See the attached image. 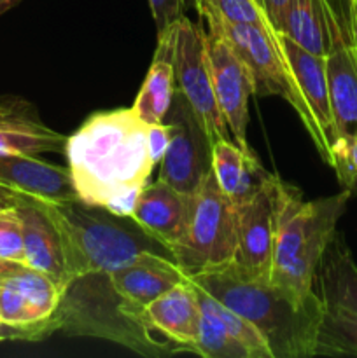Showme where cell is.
<instances>
[{
    "instance_id": "6da1fadb",
    "label": "cell",
    "mask_w": 357,
    "mask_h": 358,
    "mask_svg": "<svg viewBox=\"0 0 357 358\" xmlns=\"http://www.w3.org/2000/svg\"><path fill=\"white\" fill-rule=\"evenodd\" d=\"M147 131L149 124L130 107L91 114L66 136L63 154L80 201L132 217L156 166Z\"/></svg>"
},
{
    "instance_id": "7a4b0ae2",
    "label": "cell",
    "mask_w": 357,
    "mask_h": 358,
    "mask_svg": "<svg viewBox=\"0 0 357 358\" xmlns=\"http://www.w3.org/2000/svg\"><path fill=\"white\" fill-rule=\"evenodd\" d=\"M195 285L254 325L275 358L314 357L324 303L303 301L231 261L189 276Z\"/></svg>"
},
{
    "instance_id": "3957f363",
    "label": "cell",
    "mask_w": 357,
    "mask_h": 358,
    "mask_svg": "<svg viewBox=\"0 0 357 358\" xmlns=\"http://www.w3.org/2000/svg\"><path fill=\"white\" fill-rule=\"evenodd\" d=\"M59 227L70 278L88 273H112L144 255L174 257L132 217H121L84 201L44 205Z\"/></svg>"
},
{
    "instance_id": "277c9868",
    "label": "cell",
    "mask_w": 357,
    "mask_h": 358,
    "mask_svg": "<svg viewBox=\"0 0 357 358\" xmlns=\"http://www.w3.org/2000/svg\"><path fill=\"white\" fill-rule=\"evenodd\" d=\"M142 311L119 296L108 273H88L70 280L52 320L56 331L66 336L108 339L144 357L175 355L147 325Z\"/></svg>"
},
{
    "instance_id": "5b68a950",
    "label": "cell",
    "mask_w": 357,
    "mask_h": 358,
    "mask_svg": "<svg viewBox=\"0 0 357 358\" xmlns=\"http://www.w3.org/2000/svg\"><path fill=\"white\" fill-rule=\"evenodd\" d=\"M352 192L307 201L294 189L282 210L273 245L270 280L303 301L317 299L315 278L326 247L336 233Z\"/></svg>"
},
{
    "instance_id": "8992f818",
    "label": "cell",
    "mask_w": 357,
    "mask_h": 358,
    "mask_svg": "<svg viewBox=\"0 0 357 358\" xmlns=\"http://www.w3.org/2000/svg\"><path fill=\"white\" fill-rule=\"evenodd\" d=\"M206 34L220 37L233 48L248 66L254 91L259 96H280L296 110L304 129L314 140L322 159L331 166L332 152L321 124L315 119L296 76L289 65L282 44V34L275 28L231 24L223 20H203Z\"/></svg>"
},
{
    "instance_id": "52a82bcc",
    "label": "cell",
    "mask_w": 357,
    "mask_h": 358,
    "mask_svg": "<svg viewBox=\"0 0 357 358\" xmlns=\"http://www.w3.org/2000/svg\"><path fill=\"white\" fill-rule=\"evenodd\" d=\"M238 248V208L220 191L210 171L191 194L184 238L174 257L189 276L234 261Z\"/></svg>"
},
{
    "instance_id": "ba28073f",
    "label": "cell",
    "mask_w": 357,
    "mask_h": 358,
    "mask_svg": "<svg viewBox=\"0 0 357 358\" xmlns=\"http://www.w3.org/2000/svg\"><path fill=\"white\" fill-rule=\"evenodd\" d=\"M174 72L175 91L188 101L212 143L231 138L214 94L206 31L186 16L178 20L175 28Z\"/></svg>"
},
{
    "instance_id": "9c48e42d",
    "label": "cell",
    "mask_w": 357,
    "mask_h": 358,
    "mask_svg": "<svg viewBox=\"0 0 357 358\" xmlns=\"http://www.w3.org/2000/svg\"><path fill=\"white\" fill-rule=\"evenodd\" d=\"M163 122L172 126V140L158 178L191 196L212 171V140L177 91Z\"/></svg>"
},
{
    "instance_id": "30bf717a",
    "label": "cell",
    "mask_w": 357,
    "mask_h": 358,
    "mask_svg": "<svg viewBox=\"0 0 357 358\" xmlns=\"http://www.w3.org/2000/svg\"><path fill=\"white\" fill-rule=\"evenodd\" d=\"M294 185L273 173L265 187L238 208V248L234 262L270 278L279 220Z\"/></svg>"
},
{
    "instance_id": "8fae6325",
    "label": "cell",
    "mask_w": 357,
    "mask_h": 358,
    "mask_svg": "<svg viewBox=\"0 0 357 358\" xmlns=\"http://www.w3.org/2000/svg\"><path fill=\"white\" fill-rule=\"evenodd\" d=\"M326 76L335 126L331 149H335L340 143L350 142L357 136V56L349 24L336 9H332L329 20Z\"/></svg>"
},
{
    "instance_id": "7c38bea8",
    "label": "cell",
    "mask_w": 357,
    "mask_h": 358,
    "mask_svg": "<svg viewBox=\"0 0 357 358\" xmlns=\"http://www.w3.org/2000/svg\"><path fill=\"white\" fill-rule=\"evenodd\" d=\"M210 72L214 94L230 129L231 140L245 152H252L247 140L248 98L255 94L254 79L244 59L233 51L226 41L206 34Z\"/></svg>"
},
{
    "instance_id": "4fadbf2b",
    "label": "cell",
    "mask_w": 357,
    "mask_h": 358,
    "mask_svg": "<svg viewBox=\"0 0 357 358\" xmlns=\"http://www.w3.org/2000/svg\"><path fill=\"white\" fill-rule=\"evenodd\" d=\"M0 184L41 205L79 201L69 166L48 163L38 156H0Z\"/></svg>"
},
{
    "instance_id": "5bb4252c",
    "label": "cell",
    "mask_w": 357,
    "mask_h": 358,
    "mask_svg": "<svg viewBox=\"0 0 357 358\" xmlns=\"http://www.w3.org/2000/svg\"><path fill=\"white\" fill-rule=\"evenodd\" d=\"M14 212L23 231L24 264L48 275L65 290L72 278L59 227L56 226L46 206L31 199L21 198Z\"/></svg>"
},
{
    "instance_id": "9a60e30c",
    "label": "cell",
    "mask_w": 357,
    "mask_h": 358,
    "mask_svg": "<svg viewBox=\"0 0 357 358\" xmlns=\"http://www.w3.org/2000/svg\"><path fill=\"white\" fill-rule=\"evenodd\" d=\"M66 136L49 128L27 100L0 96V156H38L65 150Z\"/></svg>"
},
{
    "instance_id": "2e32d148",
    "label": "cell",
    "mask_w": 357,
    "mask_h": 358,
    "mask_svg": "<svg viewBox=\"0 0 357 358\" xmlns=\"http://www.w3.org/2000/svg\"><path fill=\"white\" fill-rule=\"evenodd\" d=\"M147 325L168 343L175 353H195L198 341L200 308L195 283H181L144 308Z\"/></svg>"
},
{
    "instance_id": "e0dca14e",
    "label": "cell",
    "mask_w": 357,
    "mask_h": 358,
    "mask_svg": "<svg viewBox=\"0 0 357 358\" xmlns=\"http://www.w3.org/2000/svg\"><path fill=\"white\" fill-rule=\"evenodd\" d=\"M191 196L182 194L163 180L147 182L133 208L132 219L149 236L163 243L174 254L188 227Z\"/></svg>"
},
{
    "instance_id": "ac0fdd59",
    "label": "cell",
    "mask_w": 357,
    "mask_h": 358,
    "mask_svg": "<svg viewBox=\"0 0 357 358\" xmlns=\"http://www.w3.org/2000/svg\"><path fill=\"white\" fill-rule=\"evenodd\" d=\"M108 276L119 296L136 310H144L164 292L191 280L175 257L153 254L108 273Z\"/></svg>"
},
{
    "instance_id": "d6986e66",
    "label": "cell",
    "mask_w": 357,
    "mask_h": 358,
    "mask_svg": "<svg viewBox=\"0 0 357 358\" xmlns=\"http://www.w3.org/2000/svg\"><path fill=\"white\" fill-rule=\"evenodd\" d=\"M212 173L237 208L254 198L273 177L254 152H245L231 138L212 143Z\"/></svg>"
},
{
    "instance_id": "ffe728a7",
    "label": "cell",
    "mask_w": 357,
    "mask_h": 358,
    "mask_svg": "<svg viewBox=\"0 0 357 358\" xmlns=\"http://www.w3.org/2000/svg\"><path fill=\"white\" fill-rule=\"evenodd\" d=\"M178 23V21H177ZM177 23L158 35V45L153 63L146 73L142 87L133 101L132 108L146 124H160L170 110L175 94L174 44Z\"/></svg>"
},
{
    "instance_id": "44dd1931",
    "label": "cell",
    "mask_w": 357,
    "mask_h": 358,
    "mask_svg": "<svg viewBox=\"0 0 357 358\" xmlns=\"http://www.w3.org/2000/svg\"><path fill=\"white\" fill-rule=\"evenodd\" d=\"M315 292L324 306L340 308L357 317V264L338 231L318 262Z\"/></svg>"
},
{
    "instance_id": "7402d4cb",
    "label": "cell",
    "mask_w": 357,
    "mask_h": 358,
    "mask_svg": "<svg viewBox=\"0 0 357 358\" xmlns=\"http://www.w3.org/2000/svg\"><path fill=\"white\" fill-rule=\"evenodd\" d=\"M284 51H286L289 65L296 76L298 84L314 112L315 119L321 124L329 145H332V136H335V126H332L331 103H329V90H328V76H326V56L315 55L307 51L304 48L298 45L289 37L282 34ZM332 152V149H331Z\"/></svg>"
},
{
    "instance_id": "603a6c76",
    "label": "cell",
    "mask_w": 357,
    "mask_h": 358,
    "mask_svg": "<svg viewBox=\"0 0 357 358\" xmlns=\"http://www.w3.org/2000/svg\"><path fill=\"white\" fill-rule=\"evenodd\" d=\"M332 9L331 0H289L282 34L307 51L326 56Z\"/></svg>"
},
{
    "instance_id": "cb8c5ba5",
    "label": "cell",
    "mask_w": 357,
    "mask_h": 358,
    "mask_svg": "<svg viewBox=\"0 0 357 358\" xmlns=\"http://www.w3.org/2000/svg\"><path fill=\"white\" fill-rule=\"evenodd\" d=\"M0 285L10 287L23 297L35 324L51 320L63 296V289L55 280L28 266L9 278L2 280Z\"/></svg>"
},
{
    "instance_id": "d4e9b609",
    "label": "cell",
    "mask_w": 357,
    "mask_h": 358,
    "mask_svg": "<svg viewBox=\"0 0 357 358\" xmlns=\"http://www.w3.org/2000/svg\"><path fill=\"white\" fill-rule=\"evenodd\" d=\"M314 357H357V317L324 306L315 338Z\"/></svg>"
},
{
    "instance_id": "484cf974",
    "label": "cell",
    "mask_w": 357,
    "mask_h": 358,
    "mask_svg": "<svg viewBox=\"0 0 357 358\" xmlns=\"http://www.w3.org/2000/svg\"><path fill=\"white\" fill-rule=\"evenodd\" d=\"M198 290V299H200V308L205 311H209L210 315L217 318V320L223 322L224 327L245 346V350L248 352L251 358H275L273 352L270 350L266 339L259 334L258 329L252 324H248L245 318H241L240 315L234 313L233 310H230L227 306H224L220 301H217L216 297H212L210 294H206L205 290L200 289L198 285H195Z\"/></svg>"
},
{
    "instance_id": "4316f807",
    "label": "cell",
    "mask_w": 357,
    "mask_h": 358,
    "mask_svg": "<svg viewBox=\"0 0 357 358\" xmlns=\"http://www.w3.org/2000/svg\"><path fill=\"white\" fill-rule=\"evenodd\" d=\"M195 3L202 20H223L231 24L275 28L259 0H195Z\"/></svg>"
},
{
    "instance_id": "83f0119b",
    "label": "cell",
    "mask_w": 357,
    "mask_h": 358,
    "mask_svg": "<svg viewBox=\"0 0 357 358\" xmlns=\"http://www.w3.org/2000/svg\"><path fill=\"white\" fill-rule=\"evenodd\" d=\"M195 355L203 358H251L245 346L227 331L223 322L202 310Z\"/></svg>"
},
{
    "instance_id": "f1b7e54d",
    "label": "cell",
    "mask_w": 357,
    "mask_h": 358,
    "mask_svg": "<svg viewBox=\"0 0 357 358\" xmlns=\"http://www.w3.org/2000/svg\"><path fill=\"white\" fill-rule=\"evenodd\" d=\"M0 259L24 264L23 231L14 210L0 213Z\"/></svg>"
},
{
    "instance_id": "f546056e",
    "label": "cell",
    "mask_w": 357,
    "mask_h": 358,
    "mask_svg": "<svg viewBox=\"0 0 357 358\" xmlns=\"http://www.w3.org/2000/svg\"><path fill=\"white\" fill-rule=\"evenodd\" d=\"M332 170L338 175L343 189L352 194L357 192V136L350 142L340 143L332 149Z\"/></svg>"
},
{
    "instance_id": "4dcf8cb0",
    "label": "cell",
    "mask_w": 357,
    "mask_h": 358,
    "mask_svg": "<svg viewBox=\"0 0 357 358\" xmlns=\"http://www.w3.org/2000/svg\"><path fill=\"white\" fill-rule=\"evenodd\" d=\"M149 7L160 35L168 27L177 23L181 17H184L186 0H149Z\"/></svg>"
},
{
    "instance_id": "1f68e13d",
    "label": "cell",
    "mask_w": 357,
    "mask_h": 358,
    "mask_svg": "<svg viewBox=\"0 0 357 358\" xmlns=\"http://www.w3.org/2000/svg\"><path fill=\"white\" fill-rule=\"evenodd\" d=\"M172 140V126L168 122H160V124H149L147 131V145H149V154L153 157L154 164H160L161 159L167 154L168 145Z\"/></svg>"
},
{
    "instance_id": "d6a6232c",
    "label": "cell",
    "mask_w": 357,
    "mask_h": 358,
    "mask_svg": "<svg viewBox=\"0 0 357 358\" xmlns=\"http://www.w3.org/2000/svg\"><path fill=\"white\" fill-rule=\"evenodd\" d=\"M265 7L266 14L272 20L273 27L282 34V24H284V16H286L287 6H289V0H259Z\"/></svg>"
},
{
    "instance_id": "836d02e7",
    "label": "cell",
    "mask_w": 357,
    "mask_h": 358,
    "mask_svg": "<svg viewBox=\"0 0 357 358\" xmlns=\"http://www.w3.org/2000/svg\"><path fill=\"white\" fill-rule=\"evenodd\" d=\"M21 199L20 194L9 189L7 185L0 184V213L2 212H9V210L16 208L18 201Z\"/></svg>"
},
{
    "instance_id": "e575fe53",
    "label": "cell",
    "mask_w": 357,
    "mask_h": 358,
    "mask_svg": "<svg viewBox=\"0 0 357 358\" xmlns=\"http://www.w3.org/2000/svg\"><path fill=\"white\" fill-rule=\"evenodd\" d=\"M349 3V20H346V24H349L350 38H352L354 49H356L357 56V0L356 2H346Z\"/></svg>"
},
{
    "instance_id": "d590c367",
    "label": "cell",
    "mask_w": 357,
    "mask_h": 358,
    "mask_svg": "<svg viewBox=\"0 0 357 358\" xmlns=\"http://www.w3.org/2000/svg\"><path fill=\"white\" fill-rule=\"evenodd\" d=\"M23 268H27L24 264L21 262H14V261H7V259H0V282L9 276H13L14 273L21 271Z\"/></svg>"
},
{
    "instance_id": "8d00e7d4",
    "label": "cell",
    "mask_w": 357,
    "mask_h": 358,
    "mask_svg": "<svg viewBox=\"0 0 357 358\" xmlns=\"http://www.w3.org/2000/svg\"><path fill=\"white\" fill-rule=\"evenodd\" d=\"M21 0H0V14L7 13V10L14 9Z\"/></svg>"
},
{
    "instance_id": "74e56055",
    "label": "cell",
    "mask_w": 357,
    "mask_h": 358,
    "mask_svg": "<svg viewBox=\"0 0 357 358\" xmlns=\"http://www.w3.org/2000/svg\"><path fill=\"white\" fill-rule=\"evenodd\" d=\"M346 2H356V0H346Z\"/></svg>"
}]
</instances>
